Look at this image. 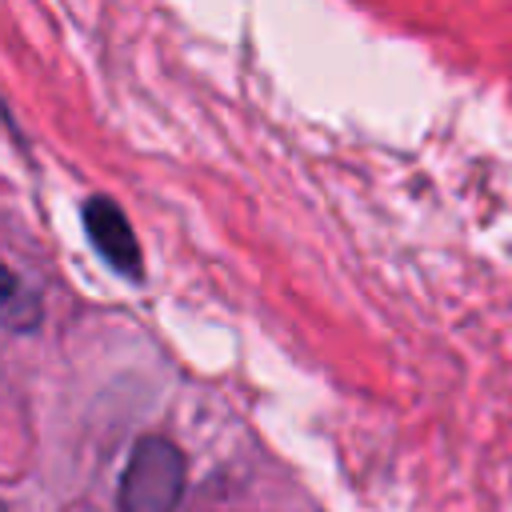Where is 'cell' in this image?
Listing matches in <instances>:
<instances>
[{
	"mask_svg": "<svg viewBox=\"0 0 512 512\" xmlns=\"http://www.w3.org/2000/svg\"><path fill=\"white\" fill-rule=\"evenodd\" d=\"M184 452L164 440V436H144L136 440L120 488H116V508L120 512H176L184 496Z\"/></svg>",
	"mask_w": 512,
	"mask_h": 512,
	"instance_id": "6da1fadb",
	"label": "cell"
},
{
	"mask_svg": "<svg viewBox=\"0 0 512 512\" xmlns=\"http://www.w3.org/2000/svg\"><path fill=\"white\" fill-rule=\"evenodd\" d=\"M80 216H84V232H88L92 248L104 256V264H112V272H120L124 280L140 284L144 280V256H140L136 232H132L128 216L120 212V204H112L108 196H88Z\"/></svg>",
	"mask_w": 512,
	"mask_h": 512,
	"instance_id": "7a4b0ae2",
	"label": "cell"
},
{
	"mask_svg": "<svg viewBox=\"0 0 512 512\" xmlns=\"http://www.w3.org/2000/svg\"><path fill=\"white\" fill-rule=\"evenodd\" d=\"M16 292H20V288H16V276H12V272L0 264V312H4V308L16 300Z\"/></svg>",
	"mask_w": 512,
	"mask_h": 512,
	"instance_id": "3957f363",
	"label": "cell"
},
{
	"mask_svg": "<svg viewBox=\"0 0 512 512\" xmlns=\"http://www.w3.org/2000/svg\"><path fill=\"white\" fill-rule=\"evenodd\" d=\"M0 512H8V508H4V504H0Z\"/></svg>",
	"mask_w": 512,
	"mask_h": 512,
	"instance_id": "277c9868",
	"label": "cell"
}]
</instances>
